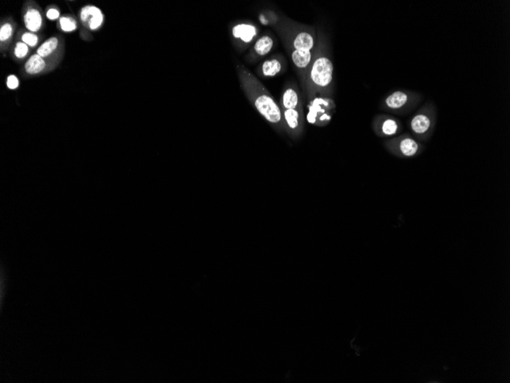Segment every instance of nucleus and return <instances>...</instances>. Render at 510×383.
Masks as SVG:
<instances>
[{"label":"nucleus","instance_id":"obj_1","mask_svg":"<svg viewBox=\"0 0 510 383\" xmlns=\"http://www.w3.org/2000/svg\"><path fill=\"white\" fill-rule=\"evenodd\" d=\"M435 123V112L430 108H426L418 112L412 118L410 126L416 138L426 140L432 133Z\"/></svg>","mask_w":510,"mask_h":383},{"label":"nucleus","instance_id":"obj_2","mask_svg":"<svg viewBox=\"0 0 510 383\" xmlns=\"http://www.w3.org/2000/svg\"><path fill=\"white\" fill-rule=\"evenodd\" d=\"M254 104L257 111L272 124L277 125L283 120V113L274 99L263 92L254 93Z\"/></svg>","mask_w":510,"mask_h":383},{"label":"nucleus","instance_id":"obj_3","mask_svg":"<svg viewBox=\"0 0 510 383\" xmlns=\"http://www.w3.org/2000/svg\"><path fill=\"white\" fill-rule=\"evenodd\" d=\"M386 147L389 151L403 158H413L423 151V145L409 135H403L389 140Z\"/></svg>","mask_w":510,"mask_h":383},{"label":"nucleus","instance_id":"obj_4","mask_svg":"<svg viewBox=\"0 0 510 383\" xmlns=\"http://www.w3.org/2000/svg\"><path fill=\"white\" fill-rule=\"evenodd\" d=\"M333 70L334 67L330 59L319 57L315 60L311 67V81L316 88H327L333 81Z\"/></svg>","mask_w":510,"mask_h":383},{"label":"nucleus","instance_id":"obj_5","mask_svg":"<svg viewBox=\"0 0 510 383\" xmlns=\"http://www.w3.org/2000/svg\"><path fill=\"white\" fill-rule=\"evenodd\" d=\"M374 129L378 136L390 137L401 130V125L397 120L389 116H378L374 122Z\"/></svg>","mask_w":510,"mask_h":383},{"label":"nucleus","instance_id":"obj_6","mask_svg":"<svg viewBox=\"0 0 510 383\" xmlns=\"http://www.w3.org/2000/svg\"><path fill=\"white\" fill-rule=\"evenodd\" d=\"M81 19L85 27L90 30H96L103 24L104 16L103 12L97 7L87 5L82 8Z\"/></svg>","mask_w":510,"mask_h":383},{"label":"nucleus","instance_id":"obj_7","mask_svg":"<svg viewBox=\"0 0 510 383\" xmlns=\"http://www.w3.org/2000/svg\"><path fill=\"white\" fill-rule=\"evenodd\" d=\"M283 117L287 128L293 136H299L302 133V120L300 112L297 109H284Z\"/></svg>","mask_w":510,"mask_h":383},{"label":"nucleus","instance_id":"obj_8","mask_svg":"<svg viewBox=\"0 0 510 383\" xmlns=\"http://www.w3.org/2000/svg\"><path fill=\"white\" fill-rule=\"evenodd\" d=\"M409 103V96L402 91H396L385 99L387 109L392 111H401Z\"/></svg>","mask_w":510,"mask_h":383},{"label":"nucleus","instance_id":"obj_9","mask_svg":"<svg viewBox=\"0 0 510 383\" xmlns=\"http://www.w3.org/2000/svg\"><path fill=\"white\" fill-rule=\"evenodd\" d=\"M232 35L235 39L249 43L257 36V29L249 24H239L232 29Z\"/></svg>","mask_w":510,"mask_h":383},{"label":"nucleus","instance_id":"obj_10","mask_svg":"<svg viewBox=\"0 0 510 383\" xmlns=\"http://www.w3.org/2000/svg\"><path fill=\"white\" fill-rule=\"evenodd\" d=\"M294 50L310 51L314 46V38L309 32H302L297 34L293 42Z\"/></svg>","mask_w":510,"mask_h":383},{"label":"nucleus","instance_id":"obj_11","mask_svg":"<svg viewBox=\"0 0 510 383\" xmlns=\"http://www.w3.org/2000/svg\"><path fill=\"white\" fill-rule=\"evenodd\" d=\"M25 25L28 30L36 32L40 30L42 25V17L36 8H30L24 16Z\"/></svg>","mask_w":510,"mask_h":383},{"label":"nucleus","instance_id":"obj_12","mask_svg":"<svg viewBox=\"0 0 510 383\" xmlns=\"http://www.w3.org/2000/svg\"><path fill=\"white\" fill-rule=\"evenodd\" d=\"M293 62L296 67L299 69H305L312 61V54L311 51L294 50L291 54Z\"/></svg>","mask_w":510,"mask_h":383},{"label":"nucleus","instance_id":"obj_13","mask_svg":"<svg viewBox=\"0 0 510 383\" xmlns=\"http://www.w3.org/2000/svg\"><path fill=\"white\" fill-rule=\"evenodd\" d=\"M25 71L29 74H36L42 72L45 67L43 57L39 56V54H34L32 57H29L27 62L25 64Z\"/></svg>","mask_w":510,"mask_h":383},{"label":"nucleus","instance_id":"obj_14","mask_svg":"<svg viewBox=\"0 0 510 383\" xmlns=\"http://www.w3.org/2000/svg\"><path fill=\"white\" fill-rule=\"evenodd\" d=\"M274 46V41L270 36H264L259 39L254 46L256 54L259 56H264L268 54Z\"/></svg>","mask_w":510,"mask_h":383},{"label":"nucleus","instance_id":"obj_15","mask_svg":"<svg viewBox=\"0 0 510 383\" xmlns=\"http://www.w3.org/2000/svg\"><path fill=\"white\" fill-rule=\"evenodd\" d=\"M282 103L284 109H297L299 105V96L295 90L288 88L284 91Z\"/></svg>","mask_w":510,"mask_h":383},{"label":"nucleus","instance_id":"obj_16","mask_svg":"<svg viewBox=\"0 0 510 383\" xmlns=\"http://www.w3.org/2000/svg\"><path fill=\"white\" fill-rule=\"evenodd\" d=\"M282 69V64L277 59L267 60L262 65V73L265 77H274Z\"/></svg>","mask_w":510,"mask_h":383},{"label":"nucleus","instance_id":"obj_17","mask_svg":"<svg viewBox=\"0 0 510 383\" xmlns=\"http://www.w3.org/2000/svg\"><path fill=\"white\" fill-rule=\"evenodd\" d=\"M58 45V41L56 38H51L44 42L40 47L38 48L37 54L42 57H45L48 56L57 48Z\"/></svg>","mask_w":510,"mask_h":383},{"label":"nucleus","instance_id":"obj_18","mask_svg":"<svg viewBox=\"0 0 510 383\" xmlns=\"http://www.w3.org/2000/svg\"><path fill=\"white\" fill-rule=\"evenodd\" d=\"M60 25L64 32H73L77 29V23L74 19L70 17L63 16L60 19Z\"/></svg>","mask_w":510,"mask_h":383},{"label":"nucleus","instance_id":"obj_19","mask_svg":"<svg viewBox=\"0 0 510 383\" xmlns=\"http://www.w3.org/2000/svg\"><path fill=\"white\" fill-rule=\"evenodd\" d=\"M13 33V29L11 24L5 23L1 27L0 30V40L1 42H5L12 37Z\"/></svg>","mask_w":510,"mask_h":383},{"label":"nucleus","instance_id":"obj_20","mask_svg":"<svg viewBox=\"0 0 510 383\" xmlns=\"http://www.w3.org/2000/svg\"><path fill=\"white\" fill-rule=\"evenodd\" d=\"M29 52V47L24 42H18L15 48V55L18 58H23Z\"/></svg>","mask_w":510,"mask_h":383},{"label":"nucleus","instance_id":"obj_21","mask_svg":"<svg viewBox=\"0 0 510 383\" xmlns=\"http://www.w3.org/2000/svg\"><path fill=\"white\" fill-rule=\"evenodd\" d=\"M22 42H24L25 44L27 46H31V47H34L37 45L38 42H39V39L38 36H36V34L29 33V32H26L24 34L23 36H22Z\"/></svg>","mask_w":510,"mask_h":383},{"label":"nucleus","instance_id":"obj_22","mask_svg":"<svg viewBox=\"0 0 510 383\" xmlns=\"http://www.w3.org/2000/svg\"><path fill=\"white\" fill-rule=\"evenodd\" d=\"M19 85V79L15 75H9L7 78V87L10 90L18 88Z\"/></svg>","mask_w":510,"mask_h":383},{"label":"nucleus","instance_id":"obj_23","mask_svg":"<svg viewBox=\"0 0 510 383\" xmlns=\"http://www.w3.org/2000/svg\"><path fill=\"white\" fill-rule=\"evenodd\" d=\"M46 15H47V19H50V20H55V19H58L59 16H60V12L55 8H50V9L47 11Z\"/></svg>","mask_w":510,"mask_h":383},{"label":"nucleus","instance_id":"obj_24","mask_svg":"<svg viewBox=\"0 0 510 383\" xmlns=\"http://www.w3.org/2000/svg\"><path fill=\"white\" fill-rule=\"evenodd\" d=\"M260 22H262V23H263V25H267V20H266L265 18H264V16H263V15H260Z\"/></svg>","mask_w":510,"mask_h":383}]
</instances>
